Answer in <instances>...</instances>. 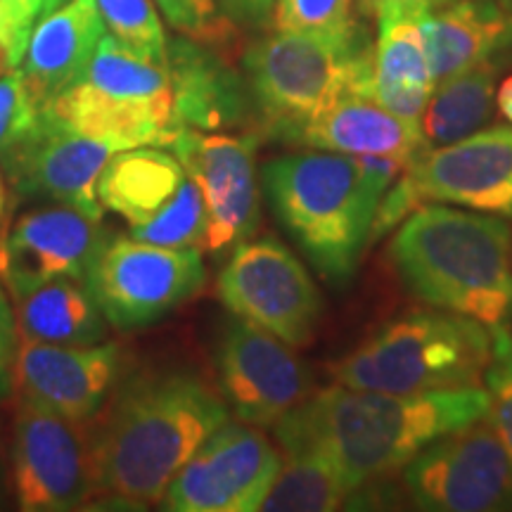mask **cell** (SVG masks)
Wrapping results in <instances>:
<instances>
[{
  "instance_id": "cell-31",
  "label": "cell",
  "mask_w": 512,
  "mask_h": 512,
  "mask_svg": "<svg viewBox=\"0 0 512 512\" xmlns=\"http://www.w3.org/2000/svg\"><path fill=\"white\" fill-rule=\"evenodd\" d=\"M489 389V425L512 458V342L494 328V356L484 373Z\"/></svg>"
},
{
  "instance_id": "cell-12",
  "label": "cell",
  "mask_w": 512,
  "mask_h": 512,
  "mask_svg": "<svg viewBox=\"0 0 512 512\" xmlns=\"http://www.w3.org/2000/svg\"><path fill=\"white\" fill-rule=\"evenodd\" d=\"M283 458L254 425H221L171 479L164 508L174 512H252L271 489Z\"/></svg>"
},
{
  "instance_id": "cell-16",
  "label": "cell",
  "mask_w": 512,
  "mask_h": 512,
  "mask_svg": "<svg viewBox=\"0 0 512 512\" xmlns=\"http://www.w3.org/2000/svg\"><path fill=\"white\" fill-rule=\"evenodd\" d=\"M114 152L41 110L34 128L0 157V166L19 197L67 204L102 219L98 181Z\"/></svg>"
},
{
  "instance_id": "cell-2",
  "label": "cell",
  "mask_w": 512,
  "mask_h": 512,
  "mask_svg": "<svg viewBox=\"0 0 512 512\" xmlns=\"http://www.w3.org/2000/svg\"><path fill=\"white\" fill-rule=\"evenodd\" d=\"M226 422V401L197 377H136L91 432L93 498L114 508L162 501L178 470Z\"/></svg>"
},
{
  "instance_id": "cell-21",
  "label": "cell",
  "mask_w": 512,
  "mask_h": 512,
  "mask_svg": "<svg viewBox=\"0 0 512 512\" xmlns=\"http://www.w3.org/2000/svg\"><path fill=\"white\" fill-rule=\"evenodd\" d=\"M434 86L512 46V5L505 0H448L422 15Z\"/></svg>"
},
{
  "instance_id": "cell-9",
  "label": "cell",
  "mask_w": 512,
  "mask_h": 512,
  "mask_svg": "<svg viewBox=\"0 0 512 512\" xmlns=\"http://www.w3.org/2000/svg\"><path fill=\"white\" fill-rule=\"evenodd\" d=\"M12 484L22 510H74L93 498V434L72 420L22 399L12 422Z\"/></svg>"
},
{
  "instance_id": "cell-38",
  "label": "cell",
  "mask_w": 512,
  "mask_h": 512,
  "mask_svg": "<svg viewBox=\"0 0 512 512\" xmlns=\"http://www.w3.org/2000/svg\"><path fill=\"white\" fill-rule=\"evenodd\" d=\"M496 107L503 114V119L512 124V76L503 79L501 86L496 88Z\"/></svg>"
},
{
  "instance_id": "cell-42",
  "label": "cell",
  "mask_w": 512,
  "mask_h": 512,
  "mask_svg": "<svg viewBox=\"0 0 512 512\" xmlns=\"http://www.w3.org/2000/svg\"><path fill=\"white\" fill-rule=\"evenodd\" d=\"M498 330H501V332H503V335H505V337H508V339H510V342H512V309H510V313H508V316H505V320H503V323H501V325H498Z\"/></svg>"
},
{
  "instance_id": "cell-10",
  "label": "cell",
  "mask_w": 512,
  "mask_h": 512,
  "mask_svg": "<svg viewBox=\"0 0 512 512\" xmlns=\"http://www.w3.org/2000/svg\"><path fill=\"white\" fill-rule=\"evenodd\" d=\"M403 491L430 512L512 510V458L489 422H472L422 448L403 467Z\"/></svg>"
},
{
  "instance_id": "cell-35",
  "label": "cell",
  "mask_w": 512,
  "mask_h": 512,
  "mask_svg": "<svg viewBox=\"0 0 512 512\" xmlns=\"http://www.w3.org/2000/svg\"><path fill=\"white\" fill-rule=\"evenodd\" d=\"M17 351V320L12 313L3 285H0V399L8 394L12 384V366Z\"/></svg>"
},
{
  "instance_id": "cell-28",
  "label": "cell",
  "mask_w": 512,
  "mask_h": 512,
  "mask_svg": "<svg viewBox=\"0 0 512 512\" xmlns=\"http://www.w3.org/2000/svg\"><path fill=\"white\" fill-rule=\"evenodd\" d=\"M204 235H207V207L197 183L185 176L176 195L152 216L150 221L133 226L131 238L140 242H150L159 247L174 249H202Z\"/></svg>"
},
{
  "instance_id": "cell-1",
  "label": "cell",
  "mask_w": 512,
  "mask_h": 512,
  "mask_svg": "<svg viewBox=\"0 0 512 512\" xmlns=\"http://www.w3.org/2000/svg\"><path fill=\"white\" fill-rule=\"evenodd\" d=\"M486 413L489 394L479 387L394 394L337 384L313 392L275 422L273 432L283 451L309 448L328 458L356 491L394 475L432 441Z\"/></svg>"
},
{
  "instance_id": "cell-34",
  "label": "cell",
  "mask_w": 512,
  "mask_h": 512,
  "mask_svg": "<svg viewBox=\"0 0 512 512\" xmlns=\"http://www.w3.org/2000/svg\"><path fill=\"white\" fill-rule=\"evenodd\" d=\"M422 202L425 200L420 197L418 185H415L408 169L403 166L401 174L394 178V183L389 185L380 204H377L373 228H370V242H377L387 233H392L394 228H399L415 209H420Z\"/></svg>"
},
{
  "instance_id": "cell-19",
  "label": "cell",
  "mask_w": 512,
  "mask_h": 512,
  "mask_svg": "<svg viewBox=\"0 0 512 512\" xmlns=\"http://www.w3.org/2000/svg\"><path fill=\"white\" fill-rule=\"evenodd\" d=\"M174 86L176 121L181 128L221 131L249 119L247 81L209 43L181 36L169 41L166 62Z\"/></svg>"
},
{
  "instance_id": "cell-3",
  "label": "cell",
  "mask_w": 512,
  "mask_h": 512,
  "mask_svg": "<svg viewBox=\"0 0 512 512\" xmlns=\"http://www.w3.org/2000/svg\"><path fill=\"white\" fill-rule=\"evenodd\" d=\"M403 166V159L392 157L299 152L264 164L261 188L320 278L342 287L354 280L377 204Z\"/></svg>"
},
{
  "instance_id": "cell-44",
  "label": "cell",
  "mask_w": 512,
  "mask_h": 512,
  "mask_svg": "<svg viewBox=\"0 0 512 512\" xmlns=\"http://www.w3.org/2000/svg\"><path fill=\"white\" fill-rule=\"evenodd\" d=\"M510 261H512V230H510Z\"/></svg>"
},
{
  "instance_id": "cell-39",
  "label": "cell",
  "mask_w": 512,
  "mask_h": 512,
  "mask_svg": "<svg viewBox=\"0 0 512 512\" xmlns=\"http://www.w3.org/2000/svg\"><path fill=\"white\" fill-rule=\"evenodd\" d=\"M8 202H10V197H8V178H5L3 166H0V221H3L5 216H8Z\"/></svg>"
},
{
  "instance_id": "cell-41",
  "label": "cell",
  "mask_w": 512,
  "mask_h": 512,
  "mask_svg": "<svg viewBox=\"0 0 512 512\" xmlns=\"http://www.w3.org/2000/svg\"><path fill=\"white\" fill-rule=\"evenodd\" d=\"M69 0H41V17H46V15H50V12H55V10H60L62 5H67Z\"/></svg>"
},
{
  "instance_id": "cell-4",
  "label": "cell",
  "mask_w": 512,
  "mask_h": 512,
  "mask_svg": "<svg viewBox=\"0 0 512 512\" xmlns=\"http://www.w3.org/2000/svg\"><path fill=\"white\" fill-rule=\"evenodd\" d=\"M401 283L420 302L475 318L491 330L512 309L510 226L444 204L415 209L389 245Z\"/></svg>"
},
{
  "instance_id": "cell-25",
  "label": "cell",
  "mask_w": 512,
  "mask_h": 512,
  "mask_svg": "<svg viewBox=\"0 0 512 512\" xmlns=\"http://www.w3.org/2000/svg\"><path fill=\"white\" fill-rule=\"evenodd\" d=\"M185 181L176 155L152 145L114 152L98 181V200L131 226L150 221Z\"/></svg>"
},
{
  "instance_id": "cell-8",
  "label": "cell",
  "mask_w": 512,
  "mask_h": 512,
  "mask_svg": "<svg viewBox=\"0 0 512 512\" xmlns=\"http://www.w3.org/2000/svg\"><path fill=\"white\" fill-rule=\"evenodd\" d=\"M216 292L235 318L259 325L290 347H306L316 337L323 297L302 261L275 238L235 245Z\"/></svg>"
},
{
  "instance_id": "cell-18",
  "label": "cell",
  "mask_w": 512,
  "mask_h": 512,
  "mask_svg": "<svg viewBox=\"0 0 512 512\" xmlns=\"http://www.w3.org/2000/svg\"><path fill=\"white\" fill-rule=\"evenodd\" d=\"M121 368V349L112 342L67 347L17 337L12 382L22 399L72 420H88L110 399Z\"/></svg>"
},
{
  "instance_id": "cell-43",
  "label": "cell",
  "mask_w": 512,
  "mask_h": 512,
  "mask_svg": "<svg viewBox=\"0 0 512 512\" xmlns=\"http://www.w3.org/2000/svg\"><path fill=\"white\" fill-rule=\"evenodd\" d=\"M5 69H10L8 67V57H5V50H3V46H0V74H3Z\"/></svg>"
},
{
  "instance_id": "cell-23",
  "label": "cell",
  "mask_w": 512,
  "mask_h": 512,
  "mask_svg": "<svg viewBox=\"0 0 512 512\" xmlns=\"http://www.w3.org/2000/svg\"><path fill=\"white\" fill-rule=\"evenodd\" d=\"M299 145L349 157L413 159L425 150L422 126L389 112L375 98L347 95L304 128Z\"/></svg>"
},
{
  "instance_id": "cell-33",
  "label": "cell",
  "mask_w": 512,
  "mask_h": 512,
  "mask_svg": "<svg viewBox=\"0 0 512 512\" xmlns=\"http://www.w3.org/2000/svg\"><path fill=\"white\" fill-rule=\"evenodd\" d=\"M41 107L36 105L19 69L0 76V157L34 128Z\"/></svg>"
},
{
  "instance_id": "cell-30",
  "label": "cell",
  "mask_w": 512,
  "mask_h": 512,
  "mask_svg": "<svg viewBox=\"0 0 512 512\" xmlns=\"http://www.w3.org/2000/svg\"><path fill=\"white\" fill-rule=\"evenodd\" d=\"M351 5L354 0H275L273 27L294 34H344L356 27Z\"/></svg>"
},
{
  "instance_id": "cell-11",
  "label": "cell",
  "mask_w": 512,
  "mask_h": 512,
  "mask_svg": "<svg viewBox=\"0 0 512 512\" xmlns=\"http://www.w3.org/2000/svg\"><path fill=\"white\" fill-rule=\"evenodd\" d=\"M204 280L202 249L159 247L128 235L107 242L86 285L107 323L140 328L195 297Z\"/></svg>"
},
{
  "instance_id": "cell-22",
  "label": "cell",
  "mask_w": 512,
  "mask_h": 512,
  "mask_svg": "<svg viewBox=\"0 0 512 512\" xmlns=\"http://www.w3.org/2000/svg\"><path fill=\"white\" fill-rule=\"evenodd\" d=\"M422 15L425 12L403 8H387L375 15L380 34L373 50V98L415 126H422V114L434 91Z\"/></svg>"
},
{
  "instance_id": "cell-5",
  "label": "cell",
  "mask_w": 512,
  "mask_h": 512,
  "mask_svg": "<svg viewBox=\"0 0 512 512\" xmlns=\"http://www.w3.org/2000/svg\"><path fill=\"white\" fill-rule=\"evenodd\" d=\"M245 72L261 131L287 145L337 100L373 98V48L358 24L335 36L275 31L247 50Z\"/></svg>"
},
{
  "instance_id": "cell-13",
  "label": "cell",
  "mask_w": 512,
  "mask_h": 512,
  "mask_svg": "<svg viewBox=\"0 0 512 512\" xmlns=\"http://www.w3.org/2000/svg\"><path fill=\"white\" fill-rule=\"evenodd\" d=\"M223 401L235 418L254 427H273L313 394V375L280 337L230 320L216 349Z\"/></svg>"
},
{
  "instance_id": "cell-14",
  "label": "cell",
  "mask_w": 512,
  "mask_h": 512,
  "mask_svg": "<svg viewBox=\"0 0 512 512\" xmlns=\"http://www.w3.org/2000/svg\"><path fill=\"white\" fill-rule=\"evenodd\" d=\"M171 147L185 174L197 183L204 197V252L219 254L252 238L261 219V188L256 171L259 138L254 133L228 136L183 128Z\"/></svg>"
},
{
  "instance_id": "cell-6",
  "label": "cell",
  "mask_w": 512,
  "mask_h": 512,
  "mask_svg": "<svg viewBox=\"0 0 512 512\" xmlns=\"http://www.w3.org/2000/svg\"><path fill=\"white\" fill-rule=\"evenodd\" d=\"M494 356V330L444 309L396 316L330 363L337 384L420 394L479 387Z\"/></svg>"
},
{
  "instance_id": "cell-40",
  "label": "cell",
  "mask_w": 512,
  "mask_h": 512,
  "mask_svg": "<svg viewBox=\"0 0 512 512\" xmlns=\"http://www.w3.org/2000/svg\"><path fill=\"white\" fill-rule=\"evenodd\" d=\"M223 8L228 10L230 17L240 19L242 15V8H245V0H223Z\"/></svg>"
},
{
  "instance_id": "cell-29",
  "label": "cell",
  "mask_w": 512,
  "mask_h": 512,
  "mask_svg": "<svg viewBox=\"0 0 512 512\" xmlns=\"http://www.w3.org/2000/svg\"><path fill=\"white\" fill-rule=\"evenodd\" d=\"M95 8L107 34L117 38L121 46L166 67L169 41L157 15L155 0H95Z\"/></svg>"
},
{
  "instance_id": "cell-15",
  "label": "cell",
  "mask_w": 512,
  "mask_h": 512,
  "mask_svg": "<svg viewBox=\"0 0 512 512\" xmlns=\"http://www.w3.org/2000/svg\"><path fill=\"white\" fill-rule=\"evenodd\" d=\"M110 242L102 219L67 204H46L0 221V283L12 297L55 278L86 283Z\"/></svg>"
},
{
  "instance_id": "cell-36",
  "label": "cell",
  "mask_w": 512,
  "mask_h": 512,
  "mask_svg": "<svg viewBox=\"0 0 512 512\" xmlns=\"http://www.w3.org/2000/svg\"><path fill=\"white\" fill-rule=\"evenodd\" d=\"M448 0H361L363 10L366 12H377L387 10V8H403V10H420V12H430L439 5H446Z\"/></svg>"
},
{
  "instance_id": "cell-32",
  "label": "cell",
  "mask_w": 512,
  "mask_h": 512,
  "mask_svg": "<svg viewBox=\"0 0 512 512\" xmlns=\"http://www.w3.org/2000/svg\"><path fill=\"white\" fill-rule=\"evenodd\" d=\"M155 5L178 34L209 43V46L228 43L230 27L219 12L216 0H155Z\"/></svg>"
},
{
  "instance_id": "cell-37",
  "label": "cell",
  "mask_w": 512,
  "mask_h": 512,
  "mask_svg": "<svg viewBox=\"0 0 512 512\" xmlns=\"http://www.w3.org/2000/svg\"><path fill=\"white\" fill-rule=\"evenodd\" d=\"M273 3L275 0H245V8H242L240 22H252V24L264 22V19L271 15Z\"/></svg>"
},
{
  "instance_id": "cell-20",
  "label": "cell",
  "mask_w": 512,
  "mask_h": 512,
  "mask_svg": "<svg viewBox=\"0 0 512 512\" xmlns=\"http://www.w3.org/2000/svg\"><path fill=\"white\" fill-rule=\"evenodd\" d=\"M102 36L95 0H69L31 31L19 72L41 110L81 79Z\"/></svg>"
},
{
  "instance_id": "cell-24",
  "label": "cell",
  "mask_w": 512,
  "mask_h": 512,
  "mask_svg": "<svg viewBox=\"0 0 512 512\" xmlns=\"http://www.w3.org/2000/svg\"><path fill=\"white\" fill-rule=\"evenodd\" d=\"M12 299L17 337L67 347H88L105 339L107 318L83 280L55 278Z\"/></svg>"
},
{
  "instance_id": "cell-17",
  "label": "cell",
  "mask_w": 512,
  "mask_h": 512,
  "mask_svg": "<svg viewBox=\"0 0 512 512\" xmlns=\"http://www.w3.org/2000/svg\"><path fill=\"white\" fill-rule=\"evenodd\" d=\"M406 169L422 200L512 216V126L425 147L408 159Z\"/></svg>"
},
{
  "instance_id": "cell-26",
  "label": "cell",
  "mask_w": 512,
  "mask_h": 512,
  "mask_svg": "<svg viewBox=\"0 0 512 512\" xmlns=\"http://www.w3.org/2000/svg\"><path fill=\"white\" fill-rule=\"evenodd\" d=\"M498 69L496 60H484L434 86L422 114L427 147L456 143L489 124L496 110Z\"/></svg>"
},
{
  "instance_id": "cell-27",
  "label": "cell",
  "mask_w": 512,
  "mask_h": 512,
  "mask_svg": "<svg viewBox=\"0 0 512 512\" xmlns=\"http://www.w3.org/2000/svg\"><path fill=\"white\" fill-rule=\"evenodd\" d=\"M285 456L259 510L330 512L347 505L349 484L328 458L309 448L285 451Z\"/></svg>"
},
{
  "instance_id": "cell-7",
  "label": "cell",
  "mask_w": 512,
  "mask_h": 512,
  "mask_svg": "<svg viewBox=\"0 0 512 512\" xmlns=\"http://www.w3.org/2000/svg\"><path fill=\"white\" fill-rule=\"evenodd\" d=\"M43 110L69 131L117 152L171 145L183 131L169 67L131 53L110 34L100 38L81 79Z\"/></svg>"
}]
</instances>
